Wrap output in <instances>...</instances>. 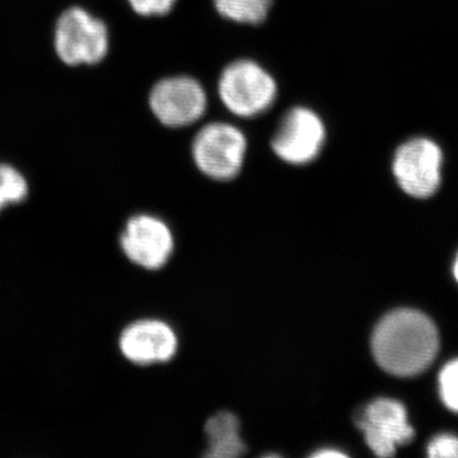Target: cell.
I'll return each instance as SVG.
<instances>
[{
  "instance_id": "5b68a950",
  "label": "cell",
  "mask_w": 458,
  "mask_h": 458,
  "mask_svg": "<svg viewBox=\"0 0 458 458\" xmlns=\"http://www.w3.org/2000/svg\"><path fill=\"white\" fill-rule=\"evenodd\" d=\"M357 426L376 456L394 457L397 448L405 447L417 438L409 410L401 401L381 397L369 403L357 414Z\"/></svg>"
},
{
  "instance_id": "ba28073f",
  "label": "cell",
  "mask_w": 458,
  "mask_h": 458,
  "mask_svg": "<svg viewBox=\"0 0 458 458\" xmlns=\"http://www.w3.org/2000/svg\"><path fill=\"white\" fill-rule=\"evenodd\" d=\"M149 106L159 123L168 128H183L204 116L207 92L194 78L185 75L165 78L153 87Z\"/></svg>"
},
{
  "instance_id": "30bf717a",
  "label": "cell",
  "mask_w": 458,
  "mask_h": 458,
  "mask_svg": "<svg viewBox=\"0 0 458 458\" xmlns=\"http://www.w3.org/2000/svg\"><path fill=\"white\" fill-rule=\"evenodd\" d=\"M123 357L138 366L165 363L177 351V337L167 324L141 319L123 331L119 342Z\"/></svg>"
},
{
  "instance_id": "52a82bcc",
  "label": "cell",
  "mask_w": 458,
  "mask_h": 458,
  "mask_svg": "<svg viewBox=\"0 0 458 458\" xmlns=\"http://www.w3.org/2000/svg\"><path fill=\"white\" fill-rule=\"evenodd\" d=\"M327 140V128L311 108L297 106L286 111L271 140L274 153L291 165L311 164Z\"/></svg>"
},
{
  "instance_id": "7c38bea8",
  "label": "cell",
  "mask_w": 458,
  "mask_h": 458,
  "mask_svg": "<svg viewBox=\"0 0 458 458\" xmlns=\"http://www.w3.org/2000/svg\"><path fill=\"white\" fill-rule=\"evenodd\" d=\"M274 0H214L216 12L225 20L243 25H260L267 18Z\"/></svg>"
},
{
  "instance_id": "9a60e30c",
  "label": "cell",
  "mask_w": 458,
  "mask_h": 458,
  "mask_svg": "<svg viewBox=\"0 0 458 458\" xmlns=\"http://www.w3.org/2000/svg\"><path fill=\"white\" fill-rule=\"evenodd\" d=\"M426 456L429 458H458V434L439 432L426 443Z\"/></svg>"
},
{
  "instance_id": "ac0fdd59",
  "label": "cell",
  "mask_w": 458,
  "mask_h": 458,
  "mask_svg": "<svg viewBox=\"0 0 458 458\" xmlns=\"http://www.w3.org/2000/svg\"><path fill=\"white\" fill-rule=\"evenodd\" d=\"M451 273L452 278H454L458 285V251L456 252V256H454V262H452Z\"/></svg>"
},
{
  "instance_id": "5bb4252c",
  "label": "cell",
  "mask_w": 458,
  "mask_h": 458,
  "mask_svg": "<svg viewBox=\"0 0 458 458\" xmlns=\"http://www.w3.org/2000/svg\"><path fill=\"white\" fill-rule=\"evenodd\" d=\"M29 195L23 174L12 165L0 164V212L9 205L20 204Z\"/></svg>"
},
{
  "instance_id": "9c48e42d",
  "label": "cell",
  "mask_w": 458,
  "mask_h": 458,
  "mask_svg": "<svg viewBox=\"0 0 458 458\" xmlns=\"http://www.w3.org/2000/svg\"><path fill=\"white\" fill-rule=\"evenodd\" d=\"M123 254L148 270L161 269L174 251V237L165 223L156 216H132L122 234Z\"/></svg>"
},
{
  "instance_id": "6da1fadb",
  "label": "cell",
  "mask_w": 458,
  "mask_h": 458,
  "mask_svg": "<svg viewBox=\"0 0 458 458\" xmlns=\"http://www.w3.org/2000/svg\"><path fill=\"white\" fill-rule=\"evenodd\" d=\"M370 349L386 373L412 378L436 366L441 333L432 316L423 310L401 307L379 319L370 337Z\"/></svg>"
},
{
  "instance_id": "3957f363",
  "label": "cell",
  "mask_w": 458,
  "mask_h": 458,
  "mask_svg": "<svg viewBox=\"0 0 458 458\" xmlns=\"http://www.w3.org/2000/svg\"><path fill=\"white\" fill-rule=\"evenodd\" d=\"M223 105L240 117H255L276 102L278 87L269 72L254 60H237L225 66L218 82Z\"/></svg>"
},
{
  "instance_id": "277c9868",
  "label": "cell",
  "mask_w": 458,
  "mask_h": 458,
  "mask_svg": "<svg viewBox=\"0 0 458 458\" xmlns=\"http://www.w3.org/2000/svg\"><path fill=\"white\" fill-rule=\"evenodd\" d=\"M55 50L66 65H95L108 53L107 27L86 9H66L57 20Z\"/></svg>"
},
{
  "instance_id": "8fae6325",
  "label": "cell",
  "mask_w": 458,
  "mask_h": 458,
  "mask_svg": "<svg viewBox=\"0 0 458 458\" xmlns=\"http://www.w3.org/2000/svg\"><path fill=\"white\" fill-rule=\"evenodd\" d=\"M209 448L208 457L234 458L246 452L245 443L240 438V423L231 412H218L205 426Z\"/></svg>"
},
{
  "instance_id": "7a4b0ae2",
  "label": "cell",
  "mask_w": 458,
  "mask_h": 458,
  "mask_svg": "<svg viewBox=\"0 0 458 458\" xmlns=\"http://www.w3.org/2000/svg\"><path fill=\"white\" fill-rule=\"evenodd\" d=\"M391 170L403 194L419 201L432 200L445 181V152L429 137H412L394 150Z\"/></svg>"
},
{
  "instance_id": "8992f818",
  "label": "cell",
  "mask_w": 458,
  "mask_h": 458,
  "mask_svg": "<svg viewBox=\"0 0 458 458\" xmlns=\"http://www.w3.org/2000/svg\"><path fill=\"white\" fill-rule=\"evenodd\" d=\"M246 150L245 135L231 123H208L192 141V157L199 170L218 181L232 180L240 174Z\"/></svg>"
},
{
  "instance_id": "2e32d148",
  "label": "cell",
  "mask_w": 458,
  "mask_h": 458,
  "mask_svg": "<svg viewBox=\"0 0 458 458\" xmlns=\"http://www.w3.org/2000/svg\"><path fill=\"white\" fill-rule=\"evenodd\" d=\"M131 8L144 17H159L170 13L177 0H128Z\"/></svg>"
},
{
  "instance_id": "e0dca14e",
  "label": "cell",
  "mask_w": 458,
  "mask_h": 458,
  "mask_svg": "<svg viewBox=\"0 0 458 458\" xmlns=\"http://www.w3.org/2000/svg\"><path fill=\"white\" fill-rule=\"evenodd\" d=\"M313 457H345V454L335 450H322L318 452V454H313Z\"/></svg>"
},
{
  "instance_id": "4fadbf2b",
  "label": "cell",
  "mask_w": 458,
  "mask_h": 458,
  "mask_svg": "<svg viewBox=\"0 0 458 458\" xmlns=\"http://www.w3.org/2000/svg\"><path fill=\"white\" fill-rule=\"evenodd\" d=\"M436 386L443 408L458 417V357L445 361L437 369Z\"/></svg>"
}]
</instances>
